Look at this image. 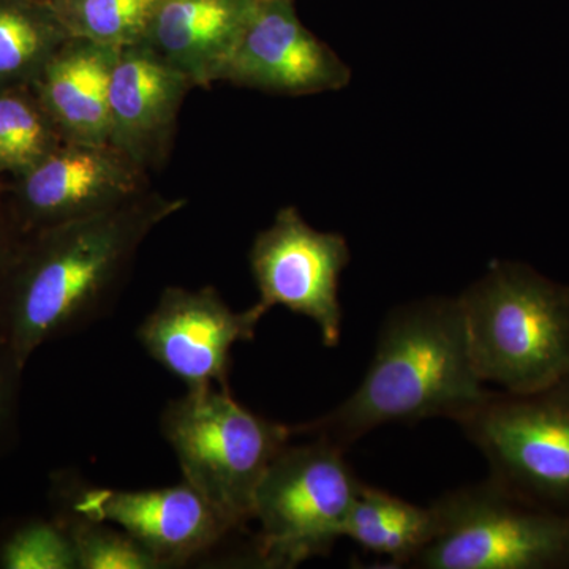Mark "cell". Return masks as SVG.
<instances>
[{"mask_svg": "<svg viewBox=\"0 0 569 569\" xmlns=\"http://www.w3.org/2000/svg\"><path fill=\"white\" fill-rule=\"evenodd\" d=\"M258 0H163L140 41L194 88L222 80Z\"/></svg>", "mask_w": 569, "mask_h": 569, "instance_id": "cell-14", "label": "cell"}, {"mask_svg": "<svg viewBox=\"0 0 569 569\" xmlns=\"http://www.w3.org/2000/svg\"><path fill=\"white\" fill-rule=\"evenodd\" d=\"M22 370L24 366L0 342V448L9 441L17 421Z\"/></svg>", "mask_w": 569, "mask_h": 569, "instance_id": "cell-22", "label": "cell"}, {"mask_svg": "<svg viewBox=\"0 0 569 569\" xmlns=\"http://www.w3.org/2000/svg\"><path fill=\"white\" fill-rule=\"evenodd\" d=\"M119 48L70 37L31 88L66 142H108L111 74Z\"/></svg>", "mask_w": 569, "mask_h": 569, "instance_id": "cell-15", "label": "cell"}, {"mask_svg": "<svg viewBox=\"0 0 569 569\" xmlns=\"http://www.w3.org/2000/svg\"><path fill=\"white\" fill-rule=\"evenodd\" d=\"M80 569H162V563L126 531L80 515L66 519Z\"/></svg>", "mask_w": 569, "mask_h": 569, "instance_id": "cell-21", "label": "cell"}, {"mask_svg": "<svg viewBox=\"0 0 569 569\" xmlns=\"http://www.w3.org/2000/svg\"><path fill=\"white\" fill-rule=\"evenodd\" d=\"M488 391L471 361L458 296H427L389 310L353 395L291 430L347 451L378 427L456 421Z\"/></svg>", "mask_w": 569, "mask_h": 569, "instance_id": "cell-2", "label": "cell"}, {"mask_svg": "<svg viewBox=\"0 0 569 569\" xmlns=\"http://www.w3.org/2000/svg\"><path fill=\"white\" fill-rule=\"evenodd\" d=\"M63 142L31 86L0 92V174L28 173Z\"/></svg>", "mask_w": 569, "mask_h": 569, "instance_id": "cell-18", "label": "cell"}, {"mask_svg": "<svg viewBox=\"0 0 569 569\" xmlns=\"http://www.w3.org/2000/svg\"><path fill=\"white\" fill-rule=\"evenodd\" d=\"M151 189L149 173L110 142H63L2 190L0 217L24 236L110 211Z\"/></svg>", "mask_w": 569, "mask_h": 569, "instance_id": "cell-8", "label": "cell"}, {"mask_svg": "<svg viewBox=\"0 0 569 569\" xmlns=\"http://www.w3.org/2000/svg\"><path fill=\"white\" fill-rule=\"evenodd\" d=\"M455 422L485 456L489 478L569 515V373L535 391L489 389Z\"/></svg>", "mask_w": 569, "mask_h": 569, "instance_id": "cell-7", "label": "cell"}, {"mask_svg": "<svg viewBox=\"0 0 569 569\" xmlns=\"http://www.w3.org/2000/svg\"><path fill=\"white\" fill-rule=\"evenodd\" d=\"M436 531L430 507H418L387 490L362 482L348 515L343 538L376 556L387 557L392 568H408Z\"/></svg>", "mask_w": 569, "mask_h": 569, "instance_id": "cell-16", "label": "cell"}, {"mask_svg": "<svg viewBox=\"0 0 569 569\" xmlns=\"http://www.w3.org/2000/svg\"><path fill=\"white\" fill-rule=\"evenodd\" d=\"M0 568L80 569L67 520H32L18 527L0 546Z\"/></svg>", "mask_w": 569, "mask_h": 569, "instance_id": "cell-20", "label": "cell"}, {"mask_svg": "<svg viewBox=\"0 0 569 569\" xmlns=\"http://www.w3.org/2000/svg\"><path fill=\"white\" fill-rule=\"evenodd\" d=\"M74 515L112 523L141 542L163 568L211 552L230 531L227 520L189 482L151 490L86 489Z\"/></svg>", "mask_w": 569, "mask_h": 569, "instance_id": "cell-12", "label": "cell"}, {"mask_svg": "<svg viewBox=\"0 0 569 569\" xmlns=\"http://www.w3.org/2000/svg\"><path fill=\"white\" fill-rule=\"evenodd\" d=\"M264 316L257 305L236 312L213 287H168L137 337L153 361L187 389L230 391L231 350L254 339Z\"/></svg>", "mask_w": 569, "mask_h": 569, "instance_id": "cell-10", "label": "cell"}, {"mask_svg": "<svg viewBox=\"0 0 569 569\" xmlns=\"http://www.w3.org/2000/svg\"><path fill=\"white\" fill-rule=\"evenodd\" d=\"M163 0H50L71 37L108 47L140 43Z\"/></svg>", "mask_w": 569, "mask_h": 569, "instance_id": "cell-19", "label": "cell"}, {"mask_svg": "<svg viewBox=\"0 0 569 569\" xmlns=\"http://www.w3.org/2000/svg\"><path fill=\"white\" fill-rule=\"evenodd\" d=\"M458 299L486 385L527 392L569 373V284L520 261L496 260Z\"/></svg>", "mask_w": 569, "mask_h": 569, "instance_id": "cell-3", "label": "cell"}, {"mask_svg": "<svg viewBox=\"0 0 569 569\" xmlns=\"http://www.w3.org/2000/svg\"><path fill=\"white\" fill-rule=\"evenodd\" d=\"M346 451L313 438L280 452L254 492V561L291 569L325 557L346 533L362 481Z\"/></svg>", "mask_w": 569, "mask_h": 569, "instance_id": "cell-6", "label": "cell"}, {"mask_svg": "<svg viewBox=\"0 0 569 569\" xmlns=\"http://www.w3.org/2000/svg\"><path fill=\"white\" fill-rule=\"evenodd\" d=\"M70 37L50 0H0V92L31 86Z\"/></svg>", "mask_w": 569, "mask_h": 569, "instance_id": "cell-17", "label": "cell"}, {"mask_svg": "<svg viewBox=\"0 0 569 569\" xmlns=\"http://www.w3.org/2000/svg\"><path fill=\"white\" fill-rule=\"evenodd\" d=\"M160 426L183 481L233 530L252 520L258 485L295 437L291 426L253 413L219 388L187 389L164 407Z\"/></svg>", "mask_w": 569, "mask_h": 569, "instance_id": "cell-4", "label": "cell"}, {"mask_svg": "<svg viewBox=\"0 0 569 569\" xmlns=\"http://www.w3.org/2000/svg\"><path fill=\"white\" fill-rule=\"evenodd\" d=\"M436 531L415 569H569V515L538 507L492 478L430 505Z\"/></svg>", "mask_w": 569, "mask_h": 569, "instance_id": "cell-5", "label": "cell"}, {"mask_svg": "<svg viewBox=\"0 0 569 569\" xmlns=\"http://www.w3.org/2000/svg\"><path fill=\"white\" fill-rule=\"evenodd\" d=\"M2 190H3V187H2V183H0V194H2Z\"/></svg>", "mask_w": 569, "mask_h": 569, "instance_id": "cell-24", "label": "cell"}, {"mask_svg": "<svg viewBox=\"0 0 569 569\" xmlns=\"http://www.w3.org/2000/svg\"><path fill=\"white\" fill-rule=\"evenodd\" d=\"M350 81V67L302 24L293 0H258L220 80L287 97L342 91Z\"/></svg>", "mask_w": 569, "mask_h": 569, "instance_id": "cell-11", "label": "cell"}, {"mask_svg": "<svg viewBox=\"0 0 569 569\" xmlns=\"http://www.w3.org/2000/svg\"><path fill=\"white\" fill-rule=\"evenodd\" d=\"M18 241H20V234L0 217V283H2L3 276H6L7 268H9Z\"/></svg>", "mask_w": 569, "mask_h": 569, "instance_id": "cell-23", "label": "cell"}, {"mask_svg": "<svg viewBox=\"0 0 569 569\" xmlns=\"http://www.w3.org/2000/svg\"><path fill=\"white\" fill-rule=\"evenodd\" d=\"M347 239L310 227L295 206L277 212L274 222L254 238L250 268L257 282V306L268 313L282 306L310 318L323 346H339L343 310L339 280L350 263Z\"/></svg>", "mask_w": 569, "mask_h": 569, "instance_id": "cell-9", "label": "cell"}, {"mask_svg": "<svg viewBox=\"0 0 569 569\" xmlns=\"http://www.w3.org/2000/svg\"><path fill=\"white\" fill-rule=\"evenodd\" d=\"M192 89V82L144 44L121 48L111 74L108 142L146 173L163 170Z\"/></svg>", "mask_w": 569, "mask_h": 569, "instance_id": "cell-13", "label": "cell"}, {"mask_svg": "<svg viewBox=\"0 0 569 569\" xmlns=\"http://www.w3.org/2000/svg\"><path fill=\"white\" fill-rule=\"evenodd\" d=\"M186 203L151 189L110 211L20 236L0 283V342L26 367L43 343L99 320L142 242Z\"/></svg>", "mask_w": 569, "mask_h": 569, "instance_id": "cell-1", "label": "cell"}]
</instances>
